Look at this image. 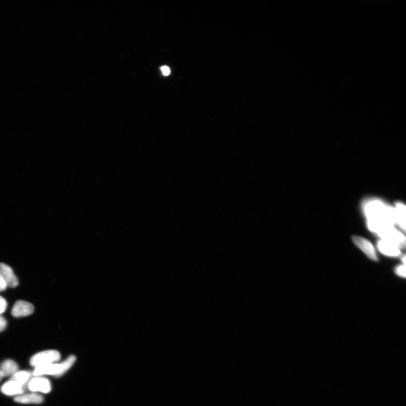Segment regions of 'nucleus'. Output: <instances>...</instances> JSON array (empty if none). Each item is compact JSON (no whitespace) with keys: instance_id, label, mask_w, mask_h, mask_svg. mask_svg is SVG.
<instances>
[{"instance_id":"9b49d317","label":"nucleus","mask_w":406,"mask_h":406,"mask_svg":"<svg viewBox=\"0 0 406 406\" xmlns=\"http://www.w3.org/2000/svg\"><path fill=\"white\" fill-rule=\"evenodd\" d=\"M18 371V366L15 362L8 360L4 361L0 365V371L2 372L4 377L13 376Z\"/></svg>"},{"instance_id":"9d476101","label":"nucleus","mask_w":406,"mask_h":406,"mask_svg":"<svg viewBox=\"0 0 406 406\" xmlns=\"http://www.w3.org/2000/svg\"><path fill=\"white\" fill-rule=\"evenodd\" d=\"M16 402L23 404H40L43 402L42 396L35 394H27L19 395L14 398Z\"/></svg>"},{"instance_id":"f3484780","label":"nucleus","mask_w":406,"mask_h":406,"mask_svg":"<svg viewBox=\"0 0 406 406\" xmlns=\"http://www.w3.org/2000/svg\"><path fill=\"white\" fill-rule=\"evenodd\" d=\"M7 287L6 281H5L2 275L0 274V292L5 291Z\"/></svg>"},{"instance_id":"1a4fd4ad","label":"nucleus","mask_w":406,"mask_h":406,"mask_svg":"<svg viewBox=\"0 0 406 406\" xmlns=\"http://www.w3.org/2000/svg\"><path fill=\"white\" fill-rule=\"evenodd\" d=\"M26 389L16 382L10 380L5 383L2 387V392L7 395H14L21 394Z\"/></svg>"},{"instance_id":"f03ea898","label":"nucleus","mask_w":406,"mask_h":406,"mask_svg":"<svg viewBox=\"0 0 406 406\" xmlns=\"http://www.w3.org/2000/svg\"><path fill=\"white\" fill-rule=\"evenodd\" d=\"M75 361L76 357L71 356L61 364H51L36 367L34 371L33 375L39 376L43 375H50L60 377L71 368Z\"/></svg>"},{"instance_id":"20e7f679","label":"nucleus","mask_w":406,"mask_h":406,"mask_svg":"<svg viewBox=\"0 0 406 406\" xmlns=\"http://www.w3.org/2000/svg\"><path fill=\"white\" fill-rule=\"evenodd\" d=\"M353 241L356 245L361 249L372 260H378L374 246L368 240L362 237L354 236Z\"/></svg>"},{"instance_id":"0eeeda50","label":"nucleus","mask_w":406,"mask_h":406,"mask_svg":"<svg viewBox=\"0 0 406 406\" xmlns=\"http://www.w3.org/2000/svg\"><path fill=\"white\" fill-rule=\"evenodd\" d=\"M0 274L2 275L8 287L16 288L18 286V278L14 274L12 269L7 264L0 263Z\"/></svg>"},{"instance_id":"39448f33","label":"nucleus","mask_w":406,"mask_h":406,"mask_svg":"<svg viewBox=\"0 0 406 406\" xmlns=\"http://www.w3.org/2000/svg\"><path fill=\"white\" fill-rule=\"evenodd\" d=\"M34 307L30 302L19 300L14 304L12 314L14 317L21 318L31 315L34 312Z\"/></svg>"},{"instance_id":"423d86ee","label":"nucleus","mask_w":406,"mask_h":406,"mask_svg":"<svg viewBox=\"0 0 406 406\" xmlns=\"http://www.w3.org/2000/svg\"><path fill=\"white\" fill-rule=\"evenodd\" d=\"M28 389L33 392L41 391L47 393L51 391V384L49 380L44 378H35L31 379L28 385Z\"/></svg>"},{"instance_id":"f8f14e48","label":"nucleus","mask_w":406,"mask_h":406,"mask_svg":"<svg viewBox=\"0 0 406 406\" xmlns=\"http://www.w3.org/2000/svg\"><path fill=\"white\" fill-rule=\"evenodd\" d=\"M395 210L396 222L400 228L405 229V207L402 203H397Z\"/></svg>"},{"instance_id":"dca6fc26","label":"nucleus","mask_w":406,"mask_h":406,"mask_svg":"<svg viewBox=\"0 0 406 406\" xmlns=\"http://www.w3.org/2000/svg\"><path fill=\"white\" fill-rule=\"evenodd\" d=\"M7 326V322L6 319L3 316H1V318H0V332L6 330Z\"/></svg>"},{"instance_id":"4468645a","label":"nucleus","mask_w":406,"mask_h":406,"mask_svg":"<svg viewBox=\"0 0 406 406\" xmlns=\"http://www.w3.org/2000/svg\"><path fill=\"white\" fill-rule=\"evenodd\" d=\"M8 303L6 299L0 296V315L6 312Z\"/></svg>"},{"instance_id":"f257e3e1","label":"nucleus","mask_w":406,"mask_h":406,"mask_svg":"<svg viewBox=\"0 0 406 406\" xmlns=\"http://www.w3.org/2000/svg\"><path fill=\"white\" fill-rule=\"evenodd\" d=\"M364 210L370 230L379 236L394 228L396 222L395 210L379 200H370L365 203Z\"/></svg>"},{"instance_id":"6ab92c4d","label":"nucleus","mask_w":406,"mask_h":406,"mask_svg":"<svg viewBox=\"0 0 406 406\" xmlns=\"http://www.w3.org/2000/svg\"><path fill=\"white\" fill-rule=\"evenodd\" d=\"M3 378H4L3 374L2 373V372L0 371V381H2Z\"/></svg>"},{"instance_id":"aec40b11","label":"nucleus","mask_w":406,"mask_h":406,"mask_svg":"<svg viewBox=\"0 0 406 406\" xmlns=\"http://www.w3.org/2000/svg\"><path fill=\"white\" fill-rule=\"evenodd\" d=\"M1 316H1V315H0V318H1Z\"/></svg>"},{"instance_id":"a211bd4d","label":"nucleus","mask_w":406,"mask_h":406,"mask_svg":"<svg viewBox=\"0 0 406 406\" xmlns=\"http://www.w3.org/2000/svg\"><path fill=\"white\" fill-rule=\"evenodd\" d=\"M161 70L164 76H167L171 74V70L168 66H164L162 67Z\"/></svg>"},{"instance_id":"ddd939ff","label":"nucleus","mask_w":406,"mask_h":406,"mask_svg":"<svg viewBox=\"0 0 406 406\" xmlns=\"http://www.w3.org/2000/svg\"><path fill=\"white\" fill-rule=\"evenodd\" d=\"M31 373L27 371L17 372V373L12 376L11 379L16 383L20 384L25 387L27 388V383L31 380Z\"/></svg>"},{"instance_id":"6e6552de","label":"nucleus","mask_w":406,"mask_h":406,"mask_svg":"<svg viewBox=\"0 0 406 406\" xmlns=\"http://www.w3.org/2000/svg\"><path fill=\"white\" fill-rule=\"evenodd\" d=\"M378 247L382 253L391 257H395L400 254L398 246L388 241L381 239L378 243Z\"/></svg>"},{"instance_id":"7ed1b4c3","label":"nucleus","mask_w":406,"mask_h":406,"mask_svg":"<svg viewBox=\"0 0 406 406\" xmlns=\"http://www.w3.org/2000/svg\"><path fill=\"white\" fill-rule=\"evenodd\" d=\"M60 352L54 350H46L38 352L33 356L30 360V364L33 367L54 364L60 361Z\"/></svg>"},{"instance_id":"2eb2a0df","label":"nucleus","mask_w":406,"mask_h":406,"mask_svg":"<svg viewBox=\"0 0 406 406\" xmlns=\"http://www.w3.org/2000/svg\"><path fill=\"white\" fill-rule=\"evenodd\" d=\"M396 273H397L399 276L402 277H405V264L403 265H400L399 267L396 269L395 270Z\"/></svg>"}]
</instances>
